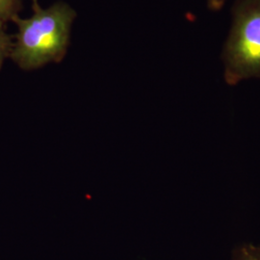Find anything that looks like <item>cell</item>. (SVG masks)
<instances>
[{"instance_id":"cell-1","label":"cell","mask_w":260,"mask_h":260,"mask_svg":"<svg viewBox=\"0 0 260 260\" xmlns=\"http://www.w3.org/2000/svg\"><path fill=\"white\" fill-rule=\"evenodd\" d=\"M76 14L69 4L56 2L47 8L33 7L26 19L18 18V31L10 58L24 71L58 63L65 57Z\"/></svg>"},{"instance_id":"cell-2","label":"cell","mask_w":260,"mask_h":260,"mask_svg":"<svg viewBox=\"0 0 260 260\" xmlns=\"http://www.w3.org/2000/svg\"><path fill=\"white\" fill-rule=\"evenodd\" d=\"M222 49L223 78L230 86L260 78V0H235Z\"/></svg>"},{"instance_id":"cell-3","label":"cell","mask_w":260,"mask_h":260,"mask_svg":"<svg viewBox=\"0 0 260 260\" xmlns=\"http://www.w3.org/2000/svg\"><path fill=\"white\" fill-rule=\"evenodd\" d=\"M22 9L21 0H0V23L15 21Z\"/></svg>"},{"instance_id":"cell-4","label":"cell","mask_w":260,"mask_h":260,"mask_svg":"<svg viewBox=\"0 0 260 260\" xmlns=\"http://www.w3.org/2000/svg\"><path fill=\"white\" fill-rule=\"evenodd\" d=\"M5 24L0 23V70L4 65V62L7 58H10L13 40L9 34L6 32Z\"/></svg>"},{"instance_id":"cell-5","label":"cell","mask_w":260,"mask_h":260,"mask_svg":"<svg viewBox=\"0 0 260 260\" xmlns=\"http://www.w3.org/2000/svg\"><path fill=\"white\" fill-rule=\"evenodd\" d=\"M233 260H260V246L244 245L236 250Z\"/></svg>"},{"instance_id":"cell-6","label":"cell","mask_w":260,"mask_h":260,"mask_svg":"<svg viewBox=\"0 0 260 260\" xmlns=\"http://www.w3.org/2000/svg\"><path fill=\"white\" fill-rule=\"evenodd\" d=\"M228 0H207V8L212 12L222 10Z\"/></svg>"},{"instance_id":"cell-7","label":"cell","mask_w":260,"mask_h":260,"mask_svg":"<svg viewBox=\"0 0 260 260\" xmlns=\"http://www.w3.org/2000/svg\"><path fill=\"white\" fill-rule=\"evenodd\" d=\"M31 1H32V5H33V7H36V6H39L38 0H31Z\"/></svg>"}]
</instances>
